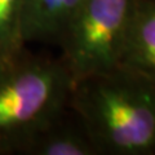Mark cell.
<instances>
[{"mask_svg":"<svg viewBox=\"0 0 155 155\" xmlns=\"http://www.w3.org/2000/svg\"><path fill=\"white\" fill-rule=\"evenodd\" d=\"M70 109L98 154L155 153V85L123 67L74 81Z\"/></svg>","mask_w":155,"mask_h":155,"instance_id":"6da1fadb","label":"cell"},{"mask_svg":"<svg viewBox=\"0 0 155 155\" xmlns=\"http://www.w3.org/2000/svg\"><path fill=\"white\" fill-rule=\"evenodd\" d=\"M72 85L60 58L32 56L25 47L0 57V155H25L36 134L70 107Z\"/></svg>","mask_w":155,"mask_h":155,"instance_id":"7a4b0ae2","label":"cell"},{"mask_svg":"<svg viewBox=\"0 0 155 155\" xmlns=\"http://www.w3.org/2000/svg\"><path fill=\"white\" fill-rule=\"evenodd\" d=\"M137 0H85L57 44L72 79L119 67Z\"/></svg>","mask_w":155,"mask_h":155,"instance_id":"3957f363","label":"cell"},{"mask_svg":"<svg viewBox=\"0 0 155 155\" xmlns=\"http://www.w3.org/2000/svg\"><path fill=\"white\" fill-rule=\"evenodd\" d=\"M119 66L155 85V0L136 2Z\"/></svg>","mask_w":155,"mask_h":155,"instance_id":"277c9868","label":"cell"},{"mask_svg":"<svg viewBox=\"0 0 155 155\" xmlns=\"http://www.w3.org/2000/svg\"><path fill=\"white\" fill-rule=\"evenodd\" d=\"M85 0H23L21 40L27 43H58L62 32Z\"/></svg>","mask_w":155,"mask_h":155,"instance_id":"5b68a950","label":"cell"},{"mask_svg":"<svg viewBox=\"0 0 155 155\" xmlns=\"http://www.w3.org/2000/svg\"><path fill=\"white\" fill-rule=\"evenodd\" d=\"M66 120V113L41 130L27 146L25 155H97L98 151L75 116Z\"/></svg>","mask_w":155,"mask_h":155,"instance_id":"8992f818","label":"cell"},{"mask_svg":"<svg viewBox=\"0 0 155 155\" xmlns=\"http://www.w3.org/2000/svg\"><path fill=\"white\" fill-rule=\"evenodd\" d=\"M23 0H0V45L16 52L25 45L21 40V14Z\"/></svg>","mask_w":155,"mask_h":155,"instance_id":"52a82bcc","label":"cell"}]
</instances>
